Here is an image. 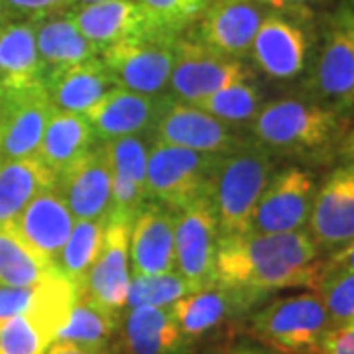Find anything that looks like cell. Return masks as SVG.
Instances as JSON below:
<instances>
[{
  "mask_svg": "<svg viewBox=\"0 0 354 354\" xmlns=\"http://www.w3.org/2000/svg\"><path fill=\"white\" fill-rule=\"evenodd\" d=\"M246 79H252V73L242 59L230 57L199 38H177L176 62L167 87L179 101L197 104L216 91Z\"/></svg>",
  "mask_w": 354,
  "mask_h": 354,
  "instance_id": "obj_8",
  "label": "cell"
},
{
  "mask_svg": "<svg viewBox=\"0 0 354 354\" xmlns=\"http://www.w3.org/2000/svg\"><path fill=\"white\" fill-rule=\"evenodd\" d=\"M130 227L127 218H106L104 241L95 264L91 266L87 278L79 286L77 295L93 304L101 305L113 313H122L127 307L130 286Z\"/></svg>",
  "mask_w": 354,
  "mask_h": 354,
  "instance_id": "obj_13",
  "label": "cell"
},
{
  "mask_svg": "<svg viewBox=\"0 0 354 354\" xmlns=\"http://www.w3.org/2000/svg\"><path fill=\"white\" fill-rule=\"evenodd\" d=\"M218 225L207 195L176 211L174 252L176 272L197 290L215 286V258L218 248Z\"/></svg>",
  "mask_w": 354,
  "mask_h": 354,
  "instance_id": "obj_12",
  "label": "cell"
},
{
  "mask_svg": "<svg viewBox=\"0 0 354 354\" xmlns=\"http://www.w3.org/2000/svg\"><path fill=\"white\" fill-rule=\"evenodd\" d=\"M75 301V283L55 272L32 311L0 321V354H46Z\"/></svg>",
  "mask_w": 354,
  "mask_h": 354,
  "instance_id": "obj_7",
  "label": "cell"
},
{
  "mask_svg": "<svg viewBox=\"0 0 354 354\" xmlns=\"http://www.w3.org/2000/svg\"><path fill=\"white\" fill-rule=\"evenodd\" d=\"M120 327V315L77 295L69 315L57 330L55 341L73 342L91 348H111Z\"/></svg>",
  "mask_w": 354,
  "mask_h": 354,
  "instance_id": "obj_31",
  "label": "cell"
},
{
  "mask_svg": "<svg viewBox=\"0 0 354 354\" xmlns=\"http://www.w3.org/2000/svg\"><path fill=\"white\" fill-rule=\"evenodd\" d=\"M335 24L342 26L346 32H351L354 38V0H351L348 4H344L339 14H337V18H335Z\"/></svg>",
  "mask_w": 354,
  "mask_h": 354,
  "instance_id": "obj_43",
  "label": "cell"
},
{
  "mask_svg": "<svg viewBox=\"0 0 354 354\" xmlns=\"http://www.w3.org/2000/svg\"><path fill=\"white\" fill-rule=\"evenodd\" d=\"M150 134L164 144L215 156H225L244 140L234 127L174 95H162Z\"/></svg>",
  "mask_w": 354,
  "mask_h": 354,
  "instance_id": "obj_10",
  "label": "cell"
},
{
  "mask_svg": "<svg viewBox=\"0 0 354 354\" xmlns=\"http://www.w3.org/2000/svg\"><path fill=\"white\" fill-rule=\"evenodd\" d=\"M46 354H113V348H91V346H81L73 342L53 341Z\"/></svg>",
  "mask_w": 354,
  "mask_h": 354,
  "instance_id": "obj_40",
  "label": "cell"
},
{
  "mask_svg": "<svg viewBox=\"0 0 354 354\" xmlns=\"http://www.w3.org/2000/svg\"><path fill=\"white\" fill-rule=\"evenodd\" d=\"M41 85L53 109L77 114L85 113L106 91L116 87L101 57L50 69L44 73Z\"/></svg>",
  "mask_w": 354,
  "mask_h": 354,
  "instance_id": "obj_25",
  "label": "cell"
},
{
  "mask_svg": "<svg viewBox=\"0 0 354 354\" xmlns=\"http://www.w3.org/2000/svg\"><path fill=\"white\" fill-rule=\"evenodd\" d=\"M185 344L171 307H134L124 319L128 354H183Z\"/></svg>",
  "mask_w": 354,
  "mask_h": 354,
  "instance_id": "obj_27",
  "label": "cell"
},
{
  "mask_svg": "<svg viewBox=\"0 0 354 354\" xmlns=\"http://www.w3.org/2000/svg\"><path fill=\"white\" fill-rule=\"evenodd\" d=\"M69 14L79 32L91 44H95L99 51L124 39L165 32L153 22L138 0H109L99 4L73 6L69 8Z\"/></svg>",
  "mask_w": 354,
  "mask_h": 354,
  "instance_id": "obj_19",
  "label": "cell"
},
{
  "mask_svg": "<svg viewBox=\"0 0 354 354\" xmlns=\"http://www.w3.org/2000/svg\"><path fill=\"white\" fill-rule=\"evenodd\" d=\"M111 169V213L114 218L134 221L148 201L146 164L150 144L144 134L102 142Z\"/></svg>",
  "mask_w": 354,
  "mask_h": 354,
  "instance_id": "obj_18",
  "label": "cell"
},
{
  "mask_svg": "<svg viewBox=\"0 0 354 354\" xmlns=\"http://www.w3.org/2000/svg\"><path fill=\"white\" fill-rule=\"evenodd\" d=\"M268 10L260 0H207L195 38L230 57L244 59Z\"/></svg>",
  "mask_w": 354,
  "mask_h": 354,
  "instance_id": "obj_17",
  "label": "cell"
},
{
  "mask_svg": "<svg viewBox=\"0 0 354 354\" xmlns=\"http://www.w3.org/2000/svg\"><path fill=\"white\" fill-rule=\"evenodd\" d=\"M260 304L256 297L244 291L211 286L205 290L193 291L171 305L177 325L187 342L207 335L227 319L250 311Z\"/></svg>",
  "mask_w": 354,
  "mask_h": 354,
  "instance_id": "obj_24",
  "label": "cell"
},
{
  "mask_svg": "<svg viewBox=\"0 0 354 354\" xmlns=\"http://www.w3.org/2000/svg\"><path fill=\"white\" fill-rule=\"evenodd\" d=\"M176 213L160 203H146L130 227V272L152 276L176 270L174 252Z\"/></svg>",
  "mask_w": 354,
  "mask_h": 354,
  "instance_id": "obj_22",
  "label": "cell"
},
{
  "mask_svg": "<svg viewBox=\"0 0 354 354\" xmlns=\"http://www.w3.org/2000/svg\"><path fill=\"white\" fill-rule=\"evenodd\" d=\"M311 101L346 114L354 109V38L333 24L305 83Z\"/></svg>",
  "mask_w": 354,
  "mask_h": 354,
  "instance_id": "obj_16",
  "label": "cell"
},
{
  "mask_svg": "<svg viewBox=\"0 0 354 354\" xmlns=\"http://www.w3.org/2000/svg\"><path fill=\"white\" fill-rule=\"evenodd\" d=\"M333 329L317 293L279 297L250 317L248 333L279 354H315Z\"/></svg>",
  "mask_w": 354,
  "mask_h": 354,
  "instance_id": "obj_4",
  "label": "cell"
},
{
  "mask_svg": "<svg viewBox=\"0 0 354 354\" xmlns=\"http://www.w3.org/2000/svg\"><path fill=\"white\" fill-rule=\"evenodd\" d=\"M319 254L309 230L227 234L218 239L215 286L244 291L258 301L278 290H315L325 266Z\"/></svg>",
  "mask_w": 354,
  "mask_h": 354,
  "instance_id": "obj_1",
  "label": "cell"
},
{
  "mask_svg": "<svg viewBox=\"0 0 354 354\" xmlns=\"http://www.w3.org/2000/svg\"><path fill=\"white\" fill-rule=\"evenodd\" d=\"M315 354H354V327L330 329L319 342Z\"/></svg>",
  "mask_w": 354,
  "mask_h": 354,
  "instance_id": "obj_39",
  "label": "cell"
},
{
  "mask_svg": "<svg viewBox=\"0 0 354 354\" xmlns=\"http://www.w3.org/2000/svg\"><path fill=\"white\" fill-rule=\"evenodd\" d=\"M41 79L34 20L8 18L0 26V91L38 87Z\"/></svg>",
  "mask_w": 354,
  "mask_h": 354,
  "instance_id": "obj_26",
  "label": "cell"
},
{
  "mask_svg": "<svg viewBox=\"0 0 354 354\" xmlns=\"http://www.w3.org/2000/svg\"><path fill=\"white\" fill-rule=\"evenodd\" d=\"M218 158L215 153L187 150L152 138L146 164L148 199L174 213L183 209L207 193Z\"/></svg>",
  "mask_w": 354,
  "mask_h": 354,
  "instance_id": "obj_5",
  "label": "cell"
},
{
  "mask_svg": "<svg viewBox=\"0 0 354 354\" xmlns=\"http://www.w3.org/2000/svg\"><path fill=\"white\" fill-rule=\"evenodd\" d=\"M307 227L317 248L325 252H337L354 241V160L323 179Z\"/></svg>",
  "mask_w": 354,
  "mask_h": 354,
  "instance_id": "obj_15",
  "label": "cell"
},
{
  "mask_svg": "<svg viewBox=\"0 0 354 354\" xmlns=\"http://www.w3.org/2000/svg\"><path fill=\"white\" fill-rule=\"evenodd\" d=\"M104 227H106V218L75 221L69 239L55 260V268L65 278H69L75 283L77 290L83 283V279L87 278L91 266L95 264L97 256L101 252Z\"/></svg>",
  "mask_w": 354,
  "mask_h": 354,
  "instance_id": "obj_33",
  "label": "cell"
},
{
  "mask_svg": "<svg viewBox=\"0 0 354 354\" xmlns=\"http://www.w3.org/2000/svg\"><path fill=\"white\" fill-rule=\"evenodd\" d=\"M34 30H36V46L44 65V73L55 67L75 65L101 57V51L97 50V46L91 44L79 32L75 22L71 20L69 10L34 20Z\"/></svg>",
  "mask_w": 354,
  "mask_h": 354,
  "instance_id": "obj_28",
  "label": "cell"
},
{
  "mask_svg": "<svg viewBox=\"0 0 354 354\" xmlns=\"http://www.w3.org/2000/svg\"><path fill=\"white\" fill-rule=\"evenodd\" d=\"M57 174L38 156L0 162V227L12 223L39 191L55 185Z\"/></svg>",
  "mask_w": 354,
  "mask_h": 354,
  "instance_id": "obj_30",
  "label": "cell"
},
{
  "mask_svg": "<svg viewBox=\"0 0 354 354\" xmlns=\"http://www.w3.org/2000/svg\"><path fill=\"white\" fill-rule=\"evenodd\" d=\"M73 225L75 218L55 185L39 191L20 211V215L12 223H8V227L22 239L30 250H34L39 258L53 266L71 234Z\"/></svg>",
  "mask_w": 354,
  "mask_h": 354,
  "instance_id": "obj_21",
  "label": "cell"
},
{
  "mask_svg": "<svg viewBox=\"0 0 354 354\" xmlns=\"http://www.w3.org/2000/svg\"><path fill=\"white\" fill-rule=\"evenodd\" d=\"M97 140L95 130L83 114L53 109L36 156L55 174H59L93 150Z\"/></svg>",
  "mask_w": 354,
  "mask_h": 354,
  "instance_id": "obj_29",
  "label": "cell"
},
{
  "mask_svg": "<svg viewBox=\"0 0 354 354\" xmlns=\"http://www.w3.org/2000/svg\"><path fill=\"white\" fill-rule=\"evenodd\" d=\"M327 309L330 327H354V270H325L315 290Z\"/></svg>",
  "mask_w": 354,
  "mask_h": 354,
  "instance_id": "obj_36",
  "label": "cell"
},
{
  "mask_svg": "<svg viewBox=\"0 0 354 354\" xmlns=\"http://www.w3.org/2000/svg\"><path fill=\"white\" fill-rule=\"evenodd\" d=\"M341 153L344 158H348V160H354V130L353 132H348V134L344 136V140H342Z\"/></svg>",
  "mask_w": 354,
  "mask_h": 354,
  "instance_id": "obj_44",
  "label": "cell"
},
{
  "mask_svg": "<svg viewBox=\"0 0 354 354\" xmlns=\"http://www.w3.org/2000/svg\"><path fill=\"white\" fill-rule=\"evenodd\" d=\"M272 176L274 156L254 140H242L236 148L218 158L205 195L215 213L221 236L250 230L256 203Z\"/></svg>",
  "mask_w": 354,
  "mask_h": 354,
  "instance_id": "obj_3",
  "label": "cell"
},
{
  "mask_svg": "<svg viewBox=\"0 0 354 354\" xmlns=\"http://www.w3.org/2000/svg\"><path fill=\"white\" fill-rule=\"evenodd\" d=\"M99 2H109V0H71V8L73 6H85V4H99Z\"/></svg>",
  "mask_w": 354,
  "mask_h": 354,
  "instance_id": "obj_45",
  "label": "cell"
},
{
  "mask_svg": "<svg viewBox=\"0 0 354 354\" xmlns=\"http://www.w3.org/2000/svg\"><path fill=\"white\" fill-rule=\"evenodd\" d=\"M227 354H272V353H264V351H254V348H239V351H232V353Z\"/></svg>",
  "mask_w": 354,
  "mask_h": 354,
  "instance_id": "obj_46",
  "label": "cell"
},
{
  "mask_svg": "<svg viewBox=\"0 0 354 354\" xmlns=\"http://www.w3.org/2000/svg\"><path fill=\"white\" fill-rule=\"evenodd\" d=\"M160 99L162 95L150 97L128 88L113 87L87 109L83 116L93 127L97 138L102 142L146 134L156 122Z\"/></svg>",
  "mask_w": 354,
  "mask_h": 354,
  "instance_id": "obj_23",
  "label": "cell"
},
{
  "mask_svg": "<svg viewBox=\"0 0 354 354\" xmlns=\"http://www.w3.org/2000/svg\"><path fill=\"white\" fill-rule=\"evenodd\" d=\"M315 176L297 165H288L268 181L250 221L252 232L279 234L304 230L315 201Z\"/></svg>",
  "mask_w": 354,
  "mask_h": 354,
  "instance_id": "obj_11",
  "label": "cell"
},
{
  "mask_svg": "<svg viewBox=\"0 0 354 354\" xmlns=\"http://www.w3.org/2000/svg\"><path fill=\"white\" fill-rule=\"evenodd\" d=\"M262 104H264L262 91L254 85L252 79H246L205 97L195 106L213 114L215 118L230 127H246V124L250 127Z\"/></svg>",
  "mask_w": 354,
  "mask_h": 354,
  "instance_id": "obj_34",
  "label": "cell"
},
{
  "mask_svg": "<svg viewBox=\"0 0 354 354\" xmlns=\"http://www.w3.org/2000/svg\"><path fill=\"white\" fill-rule=\"evenodd\" d=\"M51 113L44 85L0 91V162L36 156Z\"/></svg>",
  "mask_w": 354,
  "mask_h": 354,
  "instance_id": "obj_14",
  "label": "cell"
},
{
  "mask_svg": "<svg viewBox=\"0 0 354 354\" xmlns=\"http://www.w3.org/2000/svg\"><path fill=\"white\" fill-rule=\"evenodd\" d=\"M304 16L307 12H266L248 53L266 77L291 81L307 69L313 38L307 32Z\"/></svg>",
  "mask_w": 354,
  "mask_h": 354,
  "instance_id": "obj_9",
  "label": "cell"
},
{
  "mask_svg": "<svg viewBox=\"0 0 354 354\" xmlns=\"http://www.w3.org/2000/svg\"><path fill=\"white\" fill-rule=\"evenodd\" d=\"M6 20H8V16H6V12H4V8H2V6H0V26L4 24V22H6Z\"/></svg>",
  "mask_w": 354,
  "mask_h": 354,
  "instance_id": "obj_47",
  "label": "cell"
},
{
  "mask_svg": "<svg viewBox=\"0 0 354 354\" xmlns=\"http://www.w3.org/2000/svg\"><path fill=\"white\" fill-rule=\"evenodd\" d=\"M59 272L26 246L8 225L0 227V286L32 288Z\"/></svg>",
  "mask_w": 354,
  "mask_h": 354,
  "instance_id": "obj_32",
  "label": "cell"
},
{
  "mask_svg": "<svg viewBox=\"0 0 354 354\" xmlns=\"http://www.w3.org/2000/svg\"><path fill=\"white\" fill-rule=\"evenodd\" d=\"M179 36L158 32L124 39L102 50L101 59L116 87L158 97L169 85Z\"/></svg>",
  "mask_w": 354,
  "mask_h": 354,
  "instance_id": "obj_6",
  "label": "cell"
},
{
  "mask_svg": "<svg viewBox=\"0 0 354 354\" xmlns=\"http://www.w3.org/2000/svg\"><path fill=\"white\" fill-rule=\"evenodd\" d=\"M193 291L199 290L176 270L152 276H132L127 307H171Z\"/></svg>",
  "mask_w": 354,
  "mask_h": 354,
  "instance_id": "obj_35",
  "label": "cell"
},
{
  "mask_svg": "<svg viewBox=\"0 0 354 354\" xmlns=\"http://www.w3.org/2000/svg\"><path fill=\"white\" fill-rule=\"evenodd\" d=\"M156 24L165 32L181 34L199 20L207 0H138Z\"/></svg>",
  "mask_w": 354,
  "mask_h": 354,
  "instance_id": "obj_37",
  "label": "cell"
},
{
  "mask_svg": "<svg viewBox=\"0 0 354 354\" xmlns=\"http://www.w3.org/2000/svg\"><path fill=\"white\" fill-rule=\"evenodd\" d=\"M266 8L278 12H309V6L319 0H260Z\"/></svg>",
  "mask_w": 354,
  "mask_h": 354,
  "instance_id": "obj_41",
  "label": "cell"
},
{
  "mask_svg": "<svg viewBox=\"0 0 354 354\" xmlns=\"http://www.w3.org/2000/svg\"><path fill=\"white\" fill-rule=\"evenodd\" d=\"M0 6L8 18L38 20L50 14L69 10L71 0H0Z\"/></svg>",
  "mask_w": 354,
  "mask_h": 354,
  "instance_id": "obj_38",
  "label": "cell"
},
{
  "mask_svg": "<svg viewBox=\"0 0 354 354\" xmlns=\"http://www.w3.org/2000/svg\"><path fill=\"white\" fill-rule=\"evenodd\" d=\"M346 114L311 99L283 97L264 102L250 122L252 140L268 152L299 160H327L341 150Z\"/></svg>",
  "mask_w": 354,
  "mask_h": 354,
  "instance_id": "obj_2",
  "label": "cell"
},
{
  "mask_svg": "<svg viewBox=\"0 0 354 354\" xmlns=\"http://www.w3.org/2000/svg\"><path fill=\"white\" fill-rule=\"evenodd\" d=\"M323 268L325 270H354V241L341 250L333 252L329 262H325Z\"/></svg>",
  "mask_w": 354,
  "mask_h": 354,
  "instance_id": "obj_42",
  "label": "cell"
},
{
  "mask_svg": "<svg viewBox=\"0 0 354 354\" xmlns=\"http://www.w3.org/2000/svg\"><path fill=\"white\" fill-rule=\"evenodd\" d=\"M55 189L64 197L75 221L109 218L111 213V169L106 153L95 146L75 164L57 174Z\"/></svg>",
  "mask_w": 354,
  "mask_h": 354,
  "instance_id": "obj_20",
  "label": "cell"
}]
</instances>
